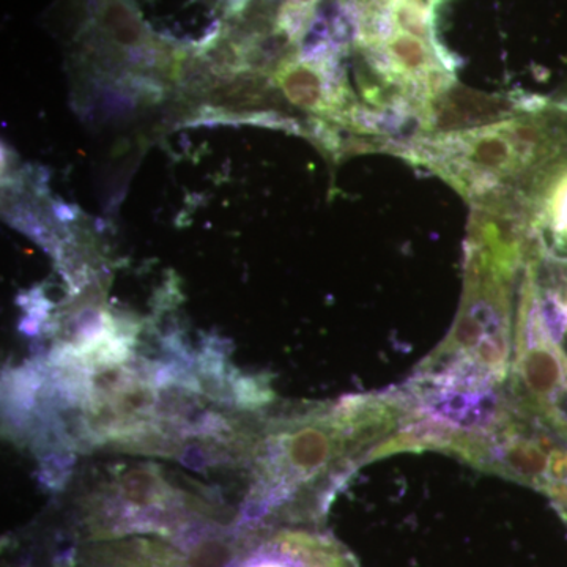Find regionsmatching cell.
Here are the masks:
<instances>
[{
	"label": "cell",
	"mask_w": 567,
	"mask_h": 567,
	"mask_svg": "<svg viewBox=\"0 0 567 567\" xmlns=\"http://www.w3.org/2000/svg\"><path fill=\"white\" fill-rule=\"evenodd\" d=\"M547 103L546 99L520 92H477L453 80L425 100L420 117L429 137L446 136L495 125L524 112L540 110Z\"/></svg>",
	"instance_id": "obj_1"
},
{
	"label": "cell",
	"mask_w": 567,
	"mask_h": 567,
	"mask_svg": "<svg viewBox=\"0 0 567 567\" xmlns=\"http://www.w3.org/2000/svg\"><path fill=\"white\" fill-rule=\"evenodd\" d=\"M70 567H192L185 551L158 536L89 540L74 550Z\"/></svg>",
	"instance_id": "obj_5"
},
{
	"label": "cell",
	"mask_w": 567,
	"mask_h": 567,
	"mask_svg": "<svg viewBox=\"0 0 567 567\" xmlns=\"http://www.w3.org/2000/svg\"><path fill=\"white\" fill-rule=\"evenodd\" d=\"M525 197L537 256L567 260V158L540 175Z\"/></svg>",
	"instance_id": "obj_4"
},
{
	"label": "cell",
	"mask_w": 567,
	"mask_h": 567,
	"mask_svg": "<svg viewBox=\"0 0 567 567\" xmlns=\"http://www.w3.org/2000/svg\"><path fill=\"white\" fill-rule=\"evenodd\" d=\"M224 567H354V563L330 536L256 528L237 535L233 557Z\"/></svg>",
	"instance_id": "obj_3"
},
{
	"label": "cell",
	"mask_w": 567,
	"mask_h": 567,
	"mask_svg": "<svg viewBox=\"0 0 567 567\" xmlns=\"http://www.w3.org/2000/svg\"><path fill=\"white\" fill-rule=\"evenodd\" d=\"M289 3H293V6L298 7H308V9H316L317 3L320 0H287Z\"/></svg>",
	"instance_id": "obj_7"
},
{
	"label": "cell",
	"mask_w": 567,
	"mask_h": 567,
	"mask_svg": "<svg viewBox=\"0 0 567 567\" xmlns=\"http://www.w3.org/2000/svg\"><path fill=\"white\" fill-rule=\"evenodd\" d=\"M517 319L524 320L543 336L557 354L558 375L554 390L537 406L544 405L567 385V260H528L518 298Z\"/></svg>",
	"instance_id": "obj_2"
},
{
	"label": "cell",
	"mask_w": 567,
	"mask_h": 567,
	"mask_svg": "<svg viewBox=\"0 0 567 567\" xmlns=\"http://www.w3.org/2000/svg\"><path fill=\"white\" fill-rule=\"evenodd\" d=\"M563 516H565L567 518V513H563Z\"/></svg>",
	"instance_id": "obj_8"
},
{
	"label": "cell",
	"mask_w": 567,
	"mask_h": 567,
	"mask_svg": "<svg viewBox=\"0 0 567 567\" xmlns=\"http://www.w3.org/2000/svg\"><path fill=\"white\" fill-rule=\"evenodd\" d=\"M95 13L100 31L117 47L134 51L151 41L147 28L130 0H102Z\"/></svg>",
	"instance_id": "obj_6"
}]
</instances>
